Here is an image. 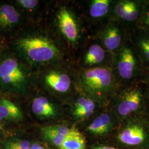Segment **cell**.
I'll return each instance as SVG.
<instances>
[{
  "label": "cell",
  "instance_id": "cell-23",
  "mask_svg": "<svg viewBox=\"0 0 149 149\" xmlns=\"http://www.w3.org/2000/svg\"><path fill=\"white\" fill-rule=\"evenodd\" d=\"M144 81L146 84V85L148 90L149 93V71H148L146 72V74L145 75V77L144 78Z\"/></svg>",
  "mask_w": 149,
  "mask_h": 149
},
{
  "label": "cell",
  "instance_id": "cell-22",
  "mask_svg": "<svg viewBox=\"0 0 149 149\" xmlns=\"http://www.w3.org/2000/svg\"><path fill=\"white\" fill-rule=\"evenodd\" d=\"M10 149H30V143L27 140L18 141L11 144Z\"/></svg>",
  "mask_w": 149,
  "mask_h": 149
},
{
  "label": "cell",
  "instance_id": "cell-6",
  "mask_svg": "<svg viewBox=\"0 0 149 149\" xmlns=\"http://www.w3.org/2000/svg\"><path fill=\"white\" fill-rule=\"evenodd\" d=\"M27 74L16 59L8 58L0 64V82L6 87L18 91H24L27 84Z\"/></svg>",
  "mask_w": 149,
  "mask_h": 149
},
{
  "label": "cell",
  "instance_id": "cell-15",
  "mask_svg": "<svg viewBox=\"0 0 149 149\" xmlns=\"http://www.w3.org/2000/svg\"><path fill=\"white\" fill-rule=\"evenodd\" d=\"M113 122L109 113H103L97 116L87 128L88 131L93 134L102 135L111 129Z\"/></svg>",
  "mask_w": 149,
  "mask_h": 149
},
{
  "label": "cell",
  "instance_id": "cell-2",
  "mask_svg": "<svg viewBox=\"0 0 149 149\" xmlns=\"http://www.w3.org/2000/svg\"><path fill=\"white\" fill-rule=\"evenodd\" d=\"M112 70L121 85H129L144 80L147 71L129 38L114 54Z\"/></svg>",
  "mask_w": 149,
  "mask_h": 149
},
{
  "label": "cell",
  "instance_id": "cell-13",
  "mask_svg": "<svg viewBox=\"0 0 149 149\" xmlns=\"http://www.w3.org/2000/svg\"><path fill=\"white\" fill-rule=\"evenodd\" d=\"M69 128L61 125H54L42 128L43 135L49 141L59 147L68 134Z\"/></svg>",
  "mask_w": 149,
  "mask_h": 149
},
{
  "label": "cell",
  "instance_id": "cell-7",
  "mask_svg": "<svg viewBox=\"0 0 149 149\" xmlns=\"http://www.w3.org/2000/svg\"><path fill=\"white\" fill-rule=\"evenodd\" d=\"M128 38L144 69L149 71V34L134 27L129 29Z\"/></svg>",
  "mask_w": 149,
  "mask_h": 149
},
{
  "label": "cell",
  "instance_id": "cell-17",
  "mask_svg": "<svg viewBox=\"0 0 149 149\" xmlns=\"http://www.w3.org/2000/svg\"><path fill=\"white\" fill-rule=\"evenodd\" d=\"M19 21V14L16 9L9 5L0 7V28H10Z\"/></svg>",
  "mask_w": 149,
  "mask_h": 149
},
{
  "label": "cell",
  "instance_id": "cell-5",
  "mask_svg": "<svg viewBox=\"0 0 149 149\" xmlns=\"http://www.w3.org/2000/svg\"><path fill=\"white\" fill-rule=\"evenodd\" d=\"M129 29L123 23L109 19L100 33L102 46L114 54L127 40Z\"/></svg>",
  "mask_w": 149,
  "mask_h": 149
},
{
  "label": "cell",
  "instance_id": "cell-8",
  "mask_svg": "<svg viewBox=\"0 0 149 149\" xmlns=\"http://www.w3.org/2000/svg\"><path fill=\"white\" fill-rule=\"evenodd\" d=\"M58 20L61 33L70 42L77 43L80 38V31L74 16L66 8L59 11Z\"/></svg>",
  "mask_w": 149,
  "mask_h": 149
},
{
  "label": "cell",
  "instance_id": "cell-19",
  "mask_svg": "<svg viewBox=\"0 0 149 149\" xmlns=\"http://www.w3.org/2000/svg\"><path fill=\"white\" fill-rule=\"evenodd\" d=\"M22 118V114L16 104L6 99L0 100V121L3 119L21 120Z\"/></svg>",
  "mask_w": 149,
  "mask_h": 149
},
{
  "label": "cell",
  "instance_id": "cell-24",
  "mask_svg": "<svg viewBox=\"0 0 149 149\" xmlns=\"http://www.w3.org/2000/svg\"><path fill=\"white\" fill-rule=\"evenodd\" d=\"M30 149H45L40 144H34L30 148Z\"/></svg>",
  "mask_w": 149,
  "mask_h": 149
},
{
  "label": "cell",
  "instance_id": "cell-3",
  "mask_svg": "<svg viewBox=\"0 0 149 149\" xmlns=\"http://www.w3.org/2000/svg\"><path fill=\"white\" fill-rule=\"evenodd\" d=\"M149 98V92L144 80L129 85H120L112 97L115 100L116 113L122 119L141 112Z\"/></svg>",
  "mask_w": 149,
  "mask_h": 149
},
{
  "label": "cell",
  "instance_id": "cell-14",
  "mask_svg": "<svg viewBox=\"0 0 149 149\" xmlns=\"http://www.w3.org/2000/svg\"><path fill=\"white\" fill-rule=\"evenodd\" d=\"M95 107V103L90 97H81L74 104V115L79 120H85L93 114Z\"/></svg>",
  "mask_w": 149,
  "mask_h": 149
},
{
  "label": "cell",
  "instance_id": "cell-4",
  "mask_svg": "<svg viewBox=\"0 0 149 149\" xmlns=\"http://www.w3.org/2000/svg\"><path fill=\"white\" fill-rule=\"evenodd\" d=\"M17 47L26 58L34 63H48L59 55L56 46L49 39L42 36L22 38L17 42Z\"/></svg>",
  "mask_w": 149,
  "mask_h": 149
},
{
  "label": "cell",
  "instance_id": "cell-11",
  "mask_svg": "<svg viewBox=\"0 0 149 149\" xmlns=\"http://www.w3.org/2000/svg\"><path fill=\"white\" fill-rule=\"evenodd\" d=\"M47 85L56 92L64 93L71 86V80L68 74L57 71H51L45 76Z\"/></svg>",
  "mask_w": 149,
  "mask_h": 149
},
{
  "label": "cell",
  "instance_id": "cell-9",
  "mask_svg": "<svg viewBox=\"0 0 149 149\" xmlns=\"http://www.w3.org/2000/svg\"><path fill=\"white\" fill-rule=\"evenodd\" d=\"M133 122L123 130L118 137L122 143L130 146L141 144L145 138V132L143 124L139 120Z\"/></svg>",
  "mask_w": 149,
  "mask_h": 149
},
{
  "label": "cell",
  "instance_id": "cell-21",
  "mask_svg": "<svg viewBox=\"0 0 149 149\" xmlns=\"http://www.w3.org/2000/svg\"><path fill=\"white\" fill-rule=\"evenodd\" d=\"M18 3L23 7L27 9H33L37 5L38 1L37 0H19Z\"/></svg>",
  "mask_w": 149,
  "mask_h": 149
},
{
  "label": "cell",
  "instance_id": "cell-10",
  "mask_svg": "<svg viewBox=\"0 0 149 149\" xmlns=\"http://www.w3.org/2000/svg\"><path fill=\"white\" fill-rule=\"evenodd\" d=\"M111 54H113L107 51L102 45L93 44L86 51L83 60L84 65L86 67V69L104 67L102 64L106 61L107 55Z\"/></svg>",
  "mask_w": 149,
  "mask_h": 149
},
{
  "label": "cell",
  "instance_id": "cell-25",
  "mask_svg": "<svg viewBox=\"0 0 149 149\" xmlns=\"http://www.w3.org/2000/svg\"><path fill=\"white\" fill-rule=\"evenodd\" d=\"M93 149H117L113 147L110 146H95Z\"/></svg>",
  "mask_w": 149,
  "mask_h": 149
},
{
  "label": "cell",
  "instance_id": "cell-12",
  "mask_svg": "<svg viewBox=\"0 0 149 149\" xmlns=\"http://www.w3.org/2000/svg\"><path fill=\"white\" fill-rule=\"evenodd\" d=\"M115 0H92L89 5L88 13L93 19L110 18L112 6Z\"/></svg>",
  "mask_w": 149,
  "mask_h": 149
},
{
  "label": "cell",
  "instance_id": "cell-1",
  "mask_svg": "<svg viewBox=\"0 0 149 149\" xmlns=\"http://www.w3.org/2000/svg\"><path fill=\"white\" fill-rule=\"evenodd\" d=\"M80 85L91 98H112L120 86L112 71L108 67H95L83 70L79 77Z\"/></svg>",
  "mask_w": 149,
  "mask_h": 149
},
{
  "label": "cell",
  "instance_id": "cell-18",
  "mask_svg": "<svg viewBox=\"0 0 149 149\" xmlns=\"http://www.w3.org/2000/svg\"><path fill=\"white\" fill-rule=\"evenodd\" d=\"M33 113L40 117H50L55 115L53 105L45 97H39L34 100L32 103Z\"/></svg>",
  "mask_w": 149,
  "mask_h": 149
},
{
  "label": "cell",
  "instance_id": "cell-20",
  "mask_svg": "<svg viewBox=\"0 0 149 149\" xmlns=\"http://www.w3.org/2000/svg\"><path fill=\"white\" fill-rule=\"evenodd\" d=\"M135 27L149 34V0H148L144 6L143 12Z\"/></svg>",
  "mask_w": 149,
  "mask_h": 149
},
{
  "label": "cell",
  "instance_id": "cell-16",
  "mask_svg": "<svg viewBox=\"0 0 149 149\" xmlns=\"http://www.w3.org/2000/svg\"><path fill=\"white\" fill-rule=\"evenodd\" d=\"M60 149H86L85 138L77 129L70 128Z\"/></svg>",
  "mask_w": 149,
  "mask_h": 149
}]
</instances>
